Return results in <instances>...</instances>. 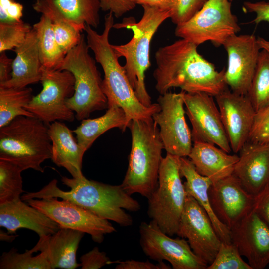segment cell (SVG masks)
<instances>
[{
  "instance_id": "obj_1",
  "label": "cell",
  "mask_w": 269,
  "mask_h": 269,
  "mask_svg": "<svg viewBox=\"0 0 269 269\" xmlns=\"http://www.w3.org/2000/svg\"><path fill=\"white\" fill-rule=\"evenodd\" d=\"M197 47L181 39L157 50L153 76L161 95L178 87L187 93L203 92L215 97L227 89L225 70H216L198 53Z\"/></svg>"
},
{
  "instance_id": "obj_2",
  "label": "cell",
  "mask_w": 269,
  "mask_h": 269,
  "mask_svg": "<svg viewBox=\"0 0 269 269\" xmlns=\"http://www.w3.org/2000/svg\"><path fill=\"white\" fill-rule=\"evenodd\" d=\"M61 181L70 190L60 189L57 180L54 179L39 191L28 192L22 195L21 199L25 201L30 199L60 198L122 227L130 226L133 223L132 217L125 210L137 212L141 208L139 202L128 194L121 184H107L89 180L84 176L79 179L62 176Z\"/></svg>"
},
{
  "instance_id": "obj_3",
  "label": "cell",
  "mask_w": 269,
  "mask_h": 269,
  "mask_svg": "<svg viewBox=\"0 0 269 269\" xmlns=\"http://www.w3.org/2000/svg\"><path fill=\"white\" fill-rule=\"evenodd\" d=\"M114 24V15L109 12L105 16L104 28L102 33H97L89 25H86L84 30L88 47L104 73L102 90L107 99L108 107L115 105L121 107L130 121L151 118L160 110V106L154 103L146 106L135 95L124 67L120 65L119 58L109 41V34Z\"/></svg>"
},
{
  "instance_id": "obj_4",
  "label": "cell",
  "mask_w": 269,
  "mask_h": 269,
  "mask_svg": "<svg viewBox=\"0 0 269 269\" xmlns=\"http://www.w3.org/2000/svg\"><path fill=\"white\" fill-rule=\"evenodd\" d=\"M143 14L136 23L134 18H124L122 22L113 25L116 29L126 28L133 32V37L128 43L112 45L118 58L125 59L123 66L126 74L139 101L146 106L153 103L145 84V72L150 66V43L160 25L171 17V10H162L142 6Z\"/></svg>"
},
{
  "instance_id": "obj_5",
  "label": "cell",
  "mask_w": 269,
  "mask_h": 269,
  "mask_svg": "<svg viewBox=\"0 0 269 269\" xmlns=\"http://www.w3.org/2000/svg\"><path fill=\"white\" fill-rule=\"evenodd\" d=\"M132 147L129 165L121 184L129 195L138 193L148 198L157 188L164 145L159 128L152 117L133 120L129 127Z\"/></svg>"
},
{
  "instance_id": "obj_6",
  "label": "cell",
  "mask_w": 269,
  "mask_h": 269,
  "mask_svg": "<svg viewBox=\"0 0 269 269\" xmlns=\"http://www.w3.org/2000/svg\"><path fill=\"white\" fill-rule=\"evenodd\" d=\"M49 125L35 117L20 116L0 128V160L22 171L44 172L41 164L51 159Z\"/></svg>"
},
{
  "instance_id": "obj_7",
  "label": "cell",
  "mask_w": 269,
  "mask_h": 269,
  "mask_svg": "<svg viewBox=\"0 0 269 269\" xmlns=\"http://www.w3.org/2000/svg\"><path fill=\"white\" fill-rule=\"evenodd\" d=\"M89 49L82 34L79 43L65 55L59 69L71 72L75 78L74 93L66 104L79 121L88 118L94 111L108 108L107 99L102 90L103 80Z\"/></svg>"
},
{
  "instance_id": "obj_8",
  "label": "cell",
  "mask_w": 269,
  "mask_h": 269,
  "mask_svg": "<svg viewBox=\"0 0 269 269\" xmlns=\"http://www.w3.org/2000/svg\"><path fill=\"white\" fill-rule=\"evenodd\" d=\"M181 177L180 157L167 153L160 164L158 186L147 198L149 217L171 237L178 232L187 195Z\"/></svg>"
},
{
  "instance_id": "obj_9",
  "label": "cell",
  "mask_w": 269,
  "mask_h": 269,
  "mask_svg": "<svg viewBox=\"0 0 269 269\" xmlns=\"http://www.w3.org/2000/svg\"><path fill=\"white\" fill-rule=\"evenodd\" d=\"M240 31L229 0H208L190 20L177 25L175 35L197 46L208 41L220 46Z\"/></svg>"
},
{
  "instance_id": "obj_10",
  "label": "cell",
  "mask_w": 269,
  "mask_h": 269,
  "mask_svg": "<svg viewBox=\"0 0 269 269\" xmlns=\"http://www.w3.org/2000/svg\"><path fill=\"white\" fill-rule=\"evenodd\" d=\"M41 92L33 96L25 109L47 125L57 121L72 122L75 115L66 104L74 93L75 78L66 70L42 67Z\"/></svg>"
},
{
  "instance_id": "obj_11",
  "label": "cell",
  "mask_w": 269,
  "mask_h": 269,
  "mask_svg": "<svg viewBox=\"0 0 269 269\" xmlns=\"http://www.w3.org/2000/svg\"><path fill=\"white\" fill-rule=\"evenodd\" d=\"M184 92L160 94L157 99L160 110L152 117L159 127L164 149L179 157H188L193 146L191 131L185 117Z\"/></svg>"
},
{
  "instance_id": "obj_12",
  "label": "cell",
  "mask_w": 269,
  "mask_h": 269,
  "mask_svg": "<svg viewBox=\"0 0 269 269\" xmlns=\"http://www.w3.org/2000/svg\"><path fill=\"white\" fill-rule=\"evenodd\" d=\"M140 245L145 255L158 262L167 261L174 269H206L208 266L192 250L187 240L172 238L153 221L141 222Z\"/></svg>"
},
{
  "instance_id": "obj_13",
  "label": "cell",
  "mask_w": 269,
  "mask_h": 269,
  "mask_svg": "<svg viewBox=\"0 0 269 269\" xmlns=\"http://www.w3.org/2000/svg\"><path fill=\"white\" fill-rule=\"evenodd\" d=\"M52 220L60 227L80 231L89 234L92 240L101 243L104 235L116 232L109 220L68 200L57 197L30 199L25 201Z\"/></svg>"
},
{
  "instance_id": "obj_14",
  "label": "cell",
  "mask_w": 269,
  "mask_h": 269,
  "mask_svg": "<svg viewBox=\"0 0 269 269\" xmlns=\"http://www.w3.org/2000/svg\"><path fill=\"white\" fill-rule=\"evenodd\" d=\"M213 97L203 92L184 93L185 112L192 127V141L209 143L230 153L229 141Z\"/></svg>"
},
{
  "instance_id": "obj_15",
  "label": "cell",
  "mask_w": 269,
  "mask_h": 269,
  "mask_svg": "<svg viewBox=\"0 0 269 269\" xmlns=\"http://www.w3.org/2000/svg\"><path fill=\"white\" fill-rule=\"evenodd\" d=\"M176 235L186 239L195 254L208 266L222 242L205 210L187 193Z\"/></svg>"
},
{
  "instance_id": "obj_16",
  "label": "cell",
  "mask_w": 269,
  "mask_h": 269,
  "mask_svg": "<svg viewBox=\"0 0 269 269\" xmlns=\"http://www.w3.org/2000/svg\"><path fill=\"white\" fill-rule=\"evenodd\" d=\"M223 46L228 58L225 72L226 84L233 92L247 95L261 49L257 38L253 34H234Z\"/></svg>"
},
{
  "instance_id": "obj_17",
  "label": "cell",
  "mask_w": 269,
  "mask_h": 269,
  "mask_svg": "<svg viewBox=\"0 0 269 269\" xmlns=\"http://www.w3.org/2000/svg\"><path fill=\"white\" fill-rule=\"evenodd\" d=\"M208 194L214 213L229 230L254 209L256 196L233 174L212 183Z\"/></svg>"
},
{
  "instance_id": "obj_18",
  "label": "cell",
  "mask_w": 269,
  "mask_h": 269,
  "mask_svg": "<svg viewBox=\"0 0 269 269\" xmlns=\"http://www.w3.org/2000/svg\"><path fill=\"white\" fill-rule=\"evenodd\" d=\"M215 98L231 150L237 153L248 141L256 112L247 95L227 88Z\"/></svg>"
},
{
  "instance_id": "obj_19",
  "label": "cell",
  "mask_w": 269,
  "mask_h": 269,
  "mask_svg": "<svg viewBox=\"0 0 269 269\" xmlns=\"http://www.w3.org/2000/svg\"><path fill=\"white\" fill-rule=\"evenodd\" d=\"M231 242L252 269L269 263V226L253 209L230 229Z\"/></svg>"
},
{
  "instance_id": "obj_20",
  "label": "cell",
  "mask_w": 269,
  "mask_h": 269,
  "mask_svg": "<svg viewBox=\"0 0 269 269\" xmlns=\"http://www.w3.org/2000/svg\"><path fill=\"white\" fill-rule=\"evenodd\" d=\"M239 152L233 174L257 196L269 183V145L247 141Z\"/></svg>"
},
{
  "instance_id": "obj_21",
  "label": "cell",
  "mask_w": 269,
  "mask_h": 269,
  "mask_svg": "<svg viewBox=\"0 0 269 269\" xmlns=\"http://www.w3.org/2000/svg\"><path fill=\"white\" fill-rule=\"evenodd\" d=\"M0 226L10 234L20 228L29 229L39 237L51 235L60 228L58 224L21 198L0 205Z\"/></svg>"
},
{
  "instance_id": "obj_22",
  "label": "cell",
  "mask_w": 269,
  "mask_h": 269,
  "mask_svg": "<svg viewBox=\"0 0 269 269\" xmlns=\"http://www.w3.org/2000/svg\"><path fill=\"white\" fill-rule=\"evenodd\" d=\"M85 233L60 227L55 233L39 237L32 248L34 253L45 251L52 269H75L81 266L76 261V252Z\"/></svg>"
},
{
  "instance_id": "obj_23",
  "label": "cell",
  "mask_w": 269,
  "mask_h": 269,
  "mask_svg": "<svg viewBox=\"0 0 269 269\" xmlns=\"http://www.w3.org/2000/svg\"><path fill=\"white\" fill-rule=\"evenodd\" d=\"M48 127L52 143L51 159L57 166L65 168L73 178L83 177V157L86 151L76 141L72 132L64 123L55 121Z\"/></svg>"
},
{
  "instance_id": "obj_24",
  "label": "cell",
  "mask_w": 269,
  "mask_h": 269,
  "mask_svg": "<svg viewBox=\"0 0 269 269\" xmlns=\"http://www.w3.org/2000/svg\"><path fill=\"white\" fill-rule=\"evenodd\" d=\"M13 51L16 57L12 62L11 78L0 87L20 88L40 82L42 65L33 28L24 42Z\"/></svg>"
},
{
  "instance_id": "obj_25",
  "label": "cell",
  "mask_w": 269,
  "mask_h": 269,
  "mask_svg": "<svg viewBox=\"0 0 269 269\" xmlns=\"http://www.w3.org/2000/svg\"><path fill=\"white\" fill-rule=\"evenodd\" d=\"M197 171L216 182L233 174L239 156L206 142H194L188 156Z\"/></svg>"
},
{
  "instance_id": "obj_26",
  "label": "cell",
  "mask_w": 269,
  "mask_h": 269,
  "mask_svg": "<svg viewBox=\"0 0 269 269\" xmlns=\"http://www.w3.org/2000/svg\"><path fill=\"white\" fill-rule=\"evenodd\" d=\"M180 172L181 176L186 179L184 185L186 193L205 210L222 241L231 243L229 229L217 218L210 204L208 190L212 182L200 174L192 161L186 157H180Z\"/></svg>"
},
{
  "instance_id": "obj_27",
  "label": "cell",
  "mask_w": 269,
  "mask_h": 269,
  "mask_svg": "<svg viewBox=\"0 0 269 269\" xmlns=\"http://www.w3.org/2000/svg\"><path fill=\"white\" fill-rule=\"evenodd\" d=\"M106 113L94 119H85L73 132L76 135L78 144L86 151L95 140L109 130L118 128L125 131L128 128L130 121L121 107L112 105L109 106Z\"/></svg>"
},
{
  "instance_id": "obj_28",
  "label": "cell",
  "mask_w": 269,
  "mask_h": 269,
  "mask_svg": "<svg viewBox=\"0 0 269 269\" xmlns=\"http://www.w3.org/2000/svg\"><path fill=\"white\" fill-rule=\"evenodd\" d=\"M32 7L50 20L57 41L65 55L79 43L82 33L66 17L55 0H36Z\"/></svg>"
},
{
  "instance_id": "obj_29",
  "label": "cell",
  "mask_w": 269,
  "mask_h": 269,
  "mask_svg": "<svg viewBox=\"0 0 269 269\" xmlns=\"http://www.w3.org/2000/svg\"><path fill=\"white\" fill-rule=\"evenodd\" d=\"M36 33L42 66L59 70L65 54L59 46L50 20L42 15L32 27Z\"/></svg>"
},
{
  "instance_id": "obj_30",
  "label": "cell",
  "mask_w": 269,
  "mask_h": 269,
  "mask_svg": "<svg viewBox=\"0 0 269 269\" xmlns=\"http://www.w3.org/2000/svg\"><path fill=\"white\" fill-rule=\"evenodd\" d=\"M60 10L81 32L86 25L96 28L100 22L99 0H55Z\"/></svg>"
},
{
  "instance_id": "obj_31",
  "label": "cell",
  "mask_w": 269,
  "mask_h": 269,
  "mask_svg": "<svg viewBox=\"0 0 269 269\" xmlns=\"http://www.w3.org/2000/svg\"><path fill=\"white\" fill-rule=\"evenodd\" d=\"M33 96L30 87H0V128L18 116L35 117L25 109Z\"/></svg>"
},
{
  "instance_id": "obj_32",
  "label": "cell",
  "mask_w": 269,
  "mask_h": 269,
  "mask_svg": "<svg viewBox=\"0 0 269 269\" xmlns=\"http://www.w3.org/2000/svg\"><path fill=\"white\" fill-rule=\"evenodd\" d=\"M247 95L256 113L269 106V53L264 49L259 52Z\"/></svg>"
},
{
  "instance_id": "obj_33",
  "label": "cell",
  "mask_w": 269,
  "mask_h": 269,
  "mask_svg": "<svg viewBox=\"0 0 269 269\" xmlns=\"http://www.w3.org/2000/svg\"><path fill=\"white\" fill-rule=\"evenodd\" d=\"M32 249L19 253L14 248L3 252L0 258V269H52L46 252L34 256Z\"/></svg>"
},
{
  "instance_id": "obj_34",
  "label": "cell",
  "mask_w": 269,
  "mask_h": 269,
  "mask_svg": "<svg viewBox=\"0 0 269 269\" xmlns=\"http://www.w3.org/2000/svg\"><path fill=\"white\" fill-rule=\"evenodd\" d=\"M22 171L16 165L0 160V205L21 198Z\"/></svg>"
},
{
  "instance_id": "obj_35",
  "label": "cell",
  "mask_w": 269,
  "mask_h": 269,
  "mask_svg": "<svg viewBox=\"0 0 269 269\" xmlns=\"http://www.w3.org/2000/svg\"><path fill=\"white\" fill-rule=\"evenodd\" d=\"M32 29V27L22 20L0 22V53L20 46Z\"/></svg>"
},
{
  "instance_id": "obj_36",
  "label": "cell",
  "mask_w": 269,
  "mask_h": 269,
  "mask_svg": "<svg viewBox=\"0 0 269 269\" xmlns=\"http://www.w3.org/2000/svg\"><path fill=\"white\" fill-rule=\"evenodd\" d=\"M207 269H252L245 262L236 246L231 243L222 242L217 253Z\"/></svg>"
},
{
  "instance_id": "obj_37",
  "label": "cell",
  "mask_w": 269,
  "mask_h": 269,
  "mask_svg": "<svg viewBox=\"0 0 269 269\" xmlns=\"http://www.w3.org/2000/svg\"><path fill=\"white\" fill-rule=\"evenodd\" d=\"M208 0H175L171 10L172 22L179 25L190 20Z\"/></svg>"
},
{
  "instance_id": "obj_38",
  "label": "cell",
  "mask_w": 269,
  "mask_h": 269,
  "mask_svg": "<svg viewBox=\"0 0 269 269\" xmlns=\"http://www.w3.org/2000/svg\"><path fill=\"white\" fill-rule=\"evenodd\" d=\"M247 141L269 145V106L256 113Z\"/></svg>"
},
{
  "instance_id": "obj_39",
  "label": "cell",
  "mask_w": 269,
  "mask_h": 269,
  "mask_svg": "<svg viewBox=\"0 0 269 269\" xmlns=\"http://www.w3.org/2000/svg\"><path fill=\"white\" fill-rule=\"evenodd\" d=\"M80 260L82 269H97L106 265L116 263L111 261L106 253L100 251L97 247L83 255Z\"/></svg>"
},
{
  "instance_id": "obj_40",
  "label": "cell",
  "mask_w": 269,
  "mask_h": 269,
  "mask_svg": "<svg viewBox=\"0 0 269 269\" xmlns=\"http://www.w3.org/2000/svg\"><path fill=\"white\" fill-rule=\"evenodd\" d=\"M23 11V5L15 0H0V22L20 21Z\"/></svg>"
},
{
  "instance_id": "obj_41",
  "label": "cell",
  "mask_w": 269,
  "mask_h": 269,
  "mask_svg": "<svg viewBox=\"0 0 269 269\" xmlns=\"http://www.w3.org/2000/svg\"><path fill=\"white\" fill-rule=\"evenodd\" d=\"M101 9L109 11L116 18H119L133 9L136 6L135 0H99Z\"/></svg>"
},
{
  "instance_id": "obj_42",
  "label": "cell",
  "mask_w": 269,
  "mask_h": 269,
  "mask_svg": "<svg viewBox=\"0 0 269 269\" xmlns=\"http://www.w3.org/2000/svg\"><path fill=\"white\" fill-rule=\"evenodd\" d=\"M245 9L249 12H254L256 16L253 22L258 24L262 22H269V2L246 1L244 3Z\"/></svg>"
},
{
  "instance_id": "obj_43",
  "label": "cell",
  "mask_w": 269,
  "mask_h": 269,
  "mask_svg": "<svg viewBox=\"0 0 269 269\" xmlns=\"http://www.w3.org/2000/svg\"><path fill=\"white\" fill-rule=\"evenodd\" d=\"M116 269H170L171 268L163 261L158 262L156 264L148 261H139L128 260L124 261H116Z\"/></svg>"
},
{
  "instance_id": "obj_44",
  "label": "cell",
  "mask_w": 269,
  "mask_h": 269,
  "mask_svg": "<svg viewBox=\"0 0 269 269\" xmlns=\"http://www.w3.org/2000/svg\"><path fill=\"white\" fill-rule=\"evenodd\" d=\"M254 210L269 226V183L256 196Z\"/></svg>"
},
{
  "instance_id": "obj_45",
  "label": "cell",
  "mask_w": 269,
  "mask_h": 269,
  "mask_svg": "<svg viewBox=\"0 0 269 269\" xmlns=\"http://www.w3.org/2000/svg\"><path fill=\"white\" fill-rule=\"evenodd\" d=\"M13 59L9 58L5 52L0 54V85L8 81L11 78Z\"/></svg>"
},
{
  "instance_id": "obj_46",
  "label": "cell",
  "mask_w": 269,
  "mask_h": 269,
  "mask_svg": "<svg viewBox=\"0 0 269 269\" xmlns=\"http://www.w3.org/2000/svg\"><path fill=\"white\" fill-rule=\"evenodd\" d=\"M175 0H135L136 4L171 10Z\"/></svg>"
},
{
  "instance_id": "obj_47",
  "label": "cell",
  "mask_w": 269,
  "mask_h": 269,
  "mask_svg": "<svg viewBox=\"0 0 269 269\" xmlns=\"http://www.w3.org/2000/svg\"><path fill=\"white\" fill-rule=\"evenodd\" d=\"M10 233H7L2 230H0V241L12 242L16 237V235H9Z\"/></svg>"
},
{
  "instance_id": "obj_48",
  "label": "cell",
  "mask_w": 269,
  "mask_h": 269,
  "mask_svg": "<svg viewBox=\"0 0 269 269\" xmlns=\"http://www.w3.org/2000/svg\"><path fill=\"white\" fill-rule=\"evenodd\" d=\"M258 44L261 49H264L269 53V41L263 38L258 37L257 38Z\"/></svg>"
},
{
  "instance_id": "obj_49",
  "label": "cell",
  "mask_w": 269,
  "mask_h": 269,
  "mask_svg": "<svg viewBox=\"0 0 269 269\" xmlns=\"http://www.w3.org/2000/svg\"><path fill=\"white\" fill-rule=\"evenodd\" d=\"M229 0L231 1L232 0Z\"/></svg>"
}]
</instances>
